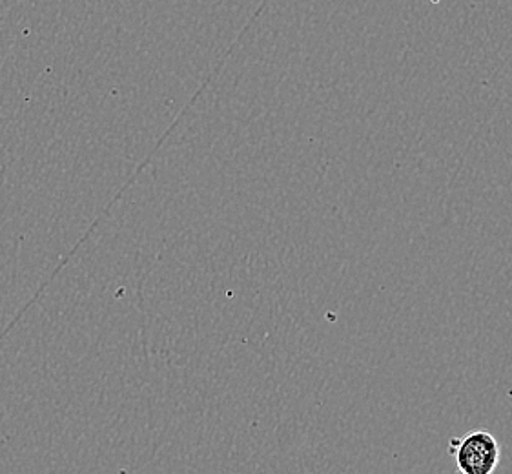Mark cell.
<instances>
[{"label": "cell", "instance_id": "cell-1", "mask_svg": "<svg viewBox=\"0 0 512 474\" xmlns=\"http://www.w3.org/2000/svg\"><path fill=\"white\" fill-rule=\"evenodd\" d=\"M449 453L460 474H494L502 460L500 442L485 429H476L461 438H452Z\"/></svg>", "mask_w": 512, "mask_h": 474}]
</instances>
